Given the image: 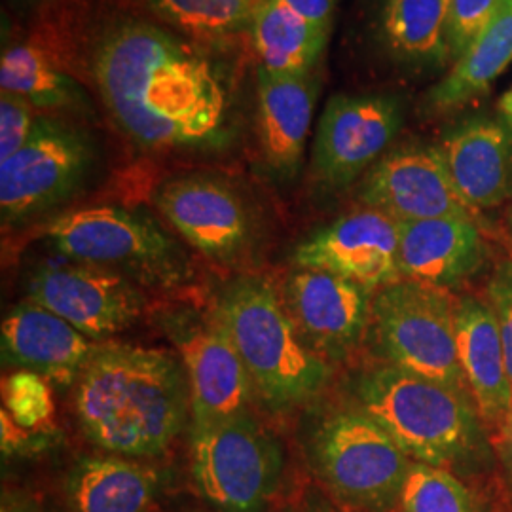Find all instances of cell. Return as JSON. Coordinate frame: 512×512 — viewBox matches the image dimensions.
Returning <instances> with one entry per match:
<instances>
[{"mask_svg": "<svg viewBox=\"0 0 512 512\" xmlns=\"http://www.w3.org/2000/svg\"><path fill=\"white\" fill-rule=\"evenodd\" d=\"M93 82L120 129L147 148L209 147L226 137L230 99L217 67L148 21L120 19L99 35Z\"/></svg>", "mask_w": 512, "mask_h": 512, "instance_id": "1", "label": "cell"}, {"mask_svg": "<svg viewBox=\"0 0 512 512\" xmlns=\"http://www.w3.org/2000/svg\"><path fill=\"white\" fill-rule=\"evenodd\" d=\"M76 416L95 446L160 456L183 431L190 391L181 361L158 349L99 346L76 382Z\"/></svg>", "mask_w": 512, "mask_h": 512, "instance_id": "2", "label": "cell"}, {"mask_svg": "<svg viewBox=\"0 0 512 512\" xmlns=\"http://www.w3.org/2000/svg\"><path fill=\"white\" fill-rule=\"evenodd\" d=\"M357 406L378 421L414 461L440 469L467 467L488 450L482 416L463 385L382 365L355 382Z\"/></svg>", "mask_w": 512, "mask_h": 512, "instance_id": "3", "label": "cell"}, {"mask_svg": "<svg viewBox=\"0 0 512 512\" xmlns=\"http://www.w3.org/2000/svg\"><path fill=\"white\" fill-rule=\"evenodd\" d=\"M215 319L238 351L256 397L270 408L306 403L329 382V363L304 344L268 281L239 277L226 285Z\"/></svg>", "mask_w": 512, "mask_h": 512, "instance_id": "4", "label": "cell"}, {"mask_svg": "<svg viewBox=\"0 0 512 512\" xmlns=\"http://www.w3.org/2000/svg\"><path fill=\"white\" fill-rule=\"evenodd\" d=\"M311 471L344 509L393 512L412 459L363 408H342L315 425L308 439Z\"/></svg>", "mask_w": 512, "mask_h": 512, "instance_id": "5", "label": "cell"}, {"mask_svg": "<svg viewBox=\"0 0 512 512\" xmlns=\"http://www.w3.org/2000/svg\"><path fill=\"white\" fill-rule=\"evenodd\" d=\"M44 238L69 260L110 268L141 285L167 289L190 275L177 241L143 211L118 205L78 209L50 220Z\"/></svg>", "mask_w": 512, "mask_h": 512, "instance_id": "6", "label": "cell"}, {"mask_svg": "<svg viewBox=\"0 0 512 512\" xmlns=\"http://www.w3.org/2000/svg\"><path fill=\"white\" fill-rule=\"evenodd\" d=\"M192 478L217 512H266L281 484L279 440L249 414L192 427Z\"/></svg>", "mask_w": 512, "mask_h": 512, "instance_id": "7", "label": "cell"}, {"mask_svg": "<svg viewBox=\"0 0 512 512\" xmlns=\"http://www.w3.org/2000/svg\"><path fill=\"white\" fill-rule=\"evenodd\" d=\"M370 330L387 365L463 385L456 302L437 287L401 279L372 298Z\"/></svg>", "mask_w": 512, "mask_h": 512, "instance_id": "8", "label": "cell"}, {"mask_svg": "<svg viewBox=\"0 0 512 512\" xmlns=\"http://www.w3.org/2000/svg\"><path fill=\"white\" fill-rule=\"evenodd\" d=\"M95 162L88 133L57 116H38L29 141L0 162L2 222L52 211L84 184Z\"/></svg>", "mask_w": 512, "mask_h": 512, "instance_id": "9", "label": "cell"}, {"mask_svg": "<svg viewBox=\"0 0 512 512\" xmlns=\"http://www.w3.org/2000/svg\"><path fill=\"white\" fill-rule=\"evenodd\" d=\"M404 124L403 101L393 95L330 97L313 143V173L330 190L346 188L376 164Z\"/></svg>", "mask_w": 512, "mask_h": 512, "instance_id": "10", "label": "cell"}, {"mask_svg": "<svg viewBox=\"0 0 512 512\" xmlns=\"http://www.w3.org/2000/svg\"><path fill=\"white\" fill-rule=\"evenodd\" d=\"M165 332L179 351L190 391L192 427L230 420L247 412L255 389L238 351L219 321L194 311L164 317Z\"/></svg>", "mask_w": 512, "mask_h": 512, "instance_id": "11", "label": "cell"}, {"mask_svg": "<svg viewBox=\"0 0 512 512\" xmlns=\"http://www.w3.org/2000/svg\"><path fill=\"white\" fill-rule=\"evenodd\" d=\"M29 298L92 340L128 329L145 308L135 281L78 260L42 266L29 281Z\"/></svg>", "mask_w": 512, "mask_h": 512, "instance_id": "12", "label": "cell"}, {"mask_svg": "<svg viewBox=\"0 0 512 512\" xmlns=\"http://www.w3.org/2000/svg\"><path fill=\"white\" fill-rule=\"evenodd\" d=\"M300 270L340 275L380 291L403 279L399 266V222L363 207L304 239L293 255Z\"/></svg>", "mask_w": 512, "mask_h": 512, "instance_id": "13", "label": "cell"}, {"mask_svg": "<svg viewBox=\"0 0 512 512\" xmlns=\"http://www.w3.org/2000/svg\"><path fill=\"white\" fill-rule=\"evenodd\" d=\"M363 207L397 222L473 215L450 179L439 147L404 145L366 171L357 192Z\"/></svg>", "mask_w": 512, "mask_h": 512, "instance_id": "14", "label": "cell"}, {"mask_svg": "<svg viewBox=\"0 0 512 512\" xmlns=\"http://www.w3.org/2000/svg\"><path fill=\"white\" fill-rule=\"evenodd\" d=\"M281 300L304 344L327 363L357 348L370 325V291L340 275L294 272Z\"/></svg>", "mask_w": 512, "mask_h": 512, "instance_id": "15", "label": "cell"}, {"mask_svg": "<svg viewBox=\"0 0 512 512\" xmlns=\"http://www.w3.org/2000/svg\"><path fill=\"white\" fill-rule=\"evenodd\" d=\"M156 203L177 234L202 255L217 262H236L251 249L253 220L230 184L188 175L165 183Z\"/></svg>", "mask_w": 512, "mask_h": 512, "instance_id": "16", "label": "cell"}, {"mask_svg": "<svg viewBox=\"0 0 512 512\" xmlns=\"http://www.w3.org/2000/svg\"><path fill=\"white\" fill-rule=\"evenodd\" d=\"M461 202L488 211L512 200V126L475 116L448 129L437 145Z\"/></svg>", "mask_w": 512, "mask_h": 512, "instance_id": "17", "label": "cell"}, {"mask_svg": "<svg viewBox=\"0 0 512 512\" xmlns=\"http://www.w3.org/2000/svg\"><path fill=\"white\" fill-rule=\"evenodd\" d=\"M488 247L471 215L399 222L403 279L429 287H458L484 266Z\"/></svg>", "mask_w": 512, "mask_h": 512, "instance_id": "18", "label": "cell"}, {"mask_svg": "<svg viewBox=\"0 0 512 512\" xmlns=\"http://www.w3.org/2000/svg\"><path fill=\"white\" fill-rule=\"evenodd\" d=\"M99 346L65 319L35 302L21 304L2 323V361L55 385L78 382Z\"/></svg>", "mask_w": 512, "mask_h": 512, "instance_id": "19", "label": "cell"}, {"mask_svg": "<svg viewBox=\"0 0 512 512\" xmlns=\"http://www.w3.org/2000/svg\"><path fill=\"white\" fill-rule=\"evenodd\" d=\"M317 93L319 84L313 73L277 74L258 69V145L268 169L279 179H293L302 165Z\"/></svg>", "mask_w": 512, "mask_h": 512, "instance_id": "20", "label": "cell"}, {"mask_svg": "<svg viewBox=\"0 0 512 512\" xmlns=\"http://www.w3.org/2000/svg\"><path fill=\"white\" fill-rule=\"evenodd\" d=\"M458 357L463 382L484 423L499 427L512 406L505 349L488 300L465 296L456 302Z\"/></svg>", "mask_w": 512, "mask_h": 512, "instance_id": "21", "label": "cell"}, {"mask_svg": "<svg viewBox=\"0 0 512 512\" xmlns=\"http://www.w3.org/2000/svg\"><path fill=\"white\" fill-rule=\"evenodd\" d=\"M158 471L122 458H84L69 478L74 512H148Z\"/></svg>", "mask_w": 512, "mask_h": 512, "instance_id": "22", "label": "cell"}, {"mask_svg": "<svg viewBox=\"0 0 512 512\" xmlns=\"http://www.w3.org/2000/svg\"><path fill=\"white\" fill-rule=\"evenodd\" d=\"M512 63V0H503L497 14L471 50L456 61L427 95V107L452 112L488 92L495 78Z\"/></svg>", "mask_w": 512, "mask_h": 512, "instance_id": "23", "label": "cell"}, {"mask_svg": "<svg viewBox=\"0 0 512 512\" xmlns=\"http://www.w3.org/2000/svg\"><path fill=\"white\" fill-rule=\"evenodd\" d=\"M329 35L300 18L283 0L256 4L251 37L262 67L270 73H313L327 50Z\"/></svg>", "mask_w": 512, "mask_h": 512, "instance_id": "24", "label": "cell"}, {"mask_svg": "<svg viewBox=\"0 0 512 512\" xmlns=\"http://www.w3.org/2000/svg\"><path fill=\"white\" fill-rule=\"evenodd\" d=\"M2 92L16 93L42 112H84V88L37 44L19 42L4 48L0 61Z\"/></svg>", "mask_w": 512, "mask_h": 512, "instance_id": "25", "label": "cell"}, {"mask_svg": "<svg viewBox=\"0 0 512 512\" xmlns=\"http://www.w3.org/2000/svg\"><path fill=\"white\" fill-rule=\"evenodd\" d=\"M448 0H384L382 35L389 50L418 67L450 63Z\"/></svg>", "mask_w": 512, "mask_h": 512, "instance_id": "26", "label": "cell"}, {"mask_svg": "<svg viewBox=\"0 0 512 512\" xmlns=\"http://www.w3.org/2000/svg\"><path fill=\"white\" fill-rule=\"evenodd\" d=\"M148 10L167 25L192 37H234L251 31L260 0H143Z\"/></svg>", "mask_w": 512, "mask_h": 512, "instance_id": "27", "label": "cell"}, {"mask_svg": "<svg viewBox=\"0 0 512 512\" xmlns=\"http://www.w3.org/2000/svg\"><path fill=\"white\" fill-rule=\"evenodd\" d=\"M401 512H476L475 499L448 469L412 461L399 501Z\"/></svg>", "mask_w": 512, "mask_h": 512, "instance_id": "28", "label": "cell"}, {"mask_svg": "<svg viewBox=\"0 0 512 512\" xmlns=\"http://www.w3.org/2000/svg\"><path fill=\"white\" fill-rule=\"evenodd\" d=\"M4 412L23 431H35L52 418L54 399L50 385L37 372L19 370L4 380Z\"/></svg>", "mask_w": 512, "mask_h": 512, "instance_id": "29", "label": "cell"}, {"mask_svg": "<svg viewBox=\"0 0 512 512\" xmlns=\"http://www.w3.org/2000/svg\"><path fill=\"white\" fill-rule=\"evenodd\" d=\"M503 0H448L446 44L454 65L484 33Z\"/></svg>", "mask_w": 512, "mask_h": 512, "instance_id": "30", "label": "cell"}, {"mask_svg": "<svg viewBox=\"0 0 512 512\" xmlns=\"http://www.w3.org/2000/svg\"><path fill=\"white\" fill-rule=\"evenodd\" d=\"M35 109L16 93L0 95V162L12 158L35 128Z\"/></svg>", "mask_w": 512, "mask_h": 512, "instance_id": "31", "label": "cell"}, {"mask_svg": "<svg viewBox=\"0 0 512 512\" xmlns=\"http://www.w3.org/2000/svg\"><path fill=\"white\" fill-rule=\"evenodd\" d=\"M488 304L494 310L512 385V260H505L495 268L488 283Z\"/></svg>", "mask_w": 512, "mask_h": 512, "instance_id": "32", "label": "cell"}, {"mask_svg": "<svg viewBox=\"0 0 512 512\" xmlns=\"http://www.w3.org/2000/svg\"><path fill=\"white\" fill-rule=\"evenodd\" d=\"M300 18L330 33L338 0H283Z\"/></svg>", "mask_w": 512, "mask_h": 512, "instance_id": "33", "label": "cell"}, {"mask_svg": "<svg viewBox=\"0 0 512 512\" xmlns=\"http://www.w3.org/2000/svg\"><path fill=\"white\" fill-rule=\"evenodd\" d=\"M281 512H342V509L321 492L306 490L304 494L293 497Z\"/></svg>", "mask_w": 512, "mask_h": 512, "instance_id": "34", "label": "cell"}, {"mask_svg": "<svg viewBox=\"0 0 512 512\" xmlns=\"http://www.w3.org/2000/svg\"><path fill=\"white\" fill-rule=\"evenodd\" d=\"M497 450L512 482V406L505 420L497 427Z\"/></svg>", "mask_w": 512, "mask_h": 512, "instance_id": "35", "label": "cell"}, {"mask_svg": "<svg viewBox=\"0 0 512 512\" xmlns=\"http://www.w3.org/2000/svg\"><path fill=\"white\" fill-rule=\"evenodd\" d=\"M2 512H46L42 511L38 505L35 503H29V501H23V499H12L10 503L6 501L4 503V507H2Z\"/></svg>", "mask_w": 512, "mask_h": 512, "instance_id": "36", "label": "cell"}, {"mask_svg": "<svg viewBox=\"0 0 512 512\" xmlns=\"http://www.w3.org/2000/svg\"><path fill=\"white\" fill-rule=\"evenodd\" d=\"M499 112L512 126V90H509L499 99Z\"/></svg>", "mask_w": 512, "mask_h": 512, "instance_id": "37", "label": "cell"}, {"mask_svg": "<svg viewBox=\"0 0 512 512\" xmlns=\"http://www.w3.org/2000/svg\"><path fill=\"white\" fill-rule=\"evenodd\" d=\"M505 228H507V232H509V236L512 238V203L511 207L507 209V215H505Z\"/></svg>", "mask_w": 512, "mask_h": 512, "instance_id": "38", "label": "cell"}]
</instances>
